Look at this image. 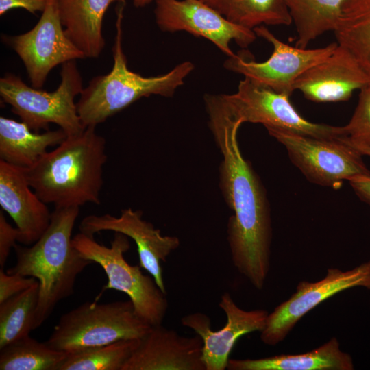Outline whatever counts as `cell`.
<instances>
[{"mask_svg":"<svg viewBox=\"0 0 370 370\" xmlns=\"http://www.w3.org/2000/svg\"><path fill=\"white\" fill-rule=\"evenodd\" d=\"M209 126L223 156L220 187L234 214L227 221L231 258L254 288H263L270 269L272 228L264 186L241 151L237 134L242 125L210 111Z\"/></svg>","mask_w":370,"mask_h":370,"instance_id":"1","label":"cell"},{"mask_svg":"<svg viewBox=\"0 0 370 370\" xmlns=\"http://www.w3.org/2000/svg\"><path fill=\"white\" fill-rule=\"evenodd\" d=\"M88 126L69 136L47 151L32 166L24 169L31 188L47 204L55 208L99 204L107 160L106 140Z\"/></svg>","mask_w":370,"mask_h":370,"instance_id":"2","label":"cell"},{"mask_svg":"<svg viewBox=\"0 0 370 370\" xmlns=\"http://www.w3.org/2000/svg\"><path fill=\"white\" fill-rule=\"evenodd\" d=\"M79 213V207L55 208L48 228L36 243L14 247L16 262L6 272L33 277L39 282L34 330L61 300L73 293L77 275L93 263L73 245L72 232Z\"/></svg>","mask_w":370,"mask_h":370,"instance_id":"3","label":"cell"},{"mask_svg":"<svg viewBox=\"0 0 370 370\" xmlns=\"http://www.w3.org/2000/svg\"><path fill=\"white\" fill-rule=\"evenodd\" d=\"M116 7V36L112 48L114 64L106 75L92 78L76 103L84 127L97 126L138 99L152 95L172 97L194 70L190 61L176 65L165 74L144 77L132 71L122 47V21L125 0Z\"/></svg>","mask_w":370,"mask_h":370,"instance_id":"4","label":"cell"},{"mask_svg":"<svg viewBox=\"0 0 370 370\" xmlns=\"http://www.w3.org/2000/svg\"><path fill=\"white\" fill-rule=\"evenodd\" d=\"M151 328L130 299L105 304L86 301L60 318L46 343L70 354L121 340L142 338Z\"/></svg>","mask_w":370,"mask_h":370,"instance_id":"5","label":"cell"},{"mask_svg":"<svg viewBox=\"0 0 370 370\" xmlns=\"http://www.w3.org/2000/svg\"><path fill=\"white\" fill-rule=\"evenodd\" d=\"M206 108L234 122L260 123L276 129L321 139L344 140L343 126L311 122L292 104L290 97L258 86L244 77L232 94L206 95Z\"/></svg>","mask_w":370,"mask_h":370,"instance_id":"6","label":"cell"},{"mask_svg":"<svg viewBox=\"0 0 370 370\" xmlns=\"http://www.w3.org/2000/svg\"><path fill=\"white\" fill-rule=\"evenodd\" d=\"M61 82L56 90L47 92L29 86L21 78L8 73L0 79V96L13 113L36 132L58 125L67 135L81 133L86 127L77 112L75 98L83 90L82 78L75 60L62 64Z\"/></svg>","mask_w":370,"mask_h":370,"instance_id":"7","label":"cell"},{"mask_svg":"<svg viewBox=\"0 0 370 370\" xmlns=\"http://www.w3.org/2000/svg\"><path fill=\"white\" fill-rule=\"evenodd\" d=\"M72 242L84 258L99 264L105 271L108 283L101 292L113 289L125 293L143 319L151 326L162 324L169 308L166 293L151 275L143 273L140 265L126 261L124 254L130 248L128 236L115 232L110 246L107 247L79 232Z\"/></svg>","mask_w":370,"mask_h":370,"instance_id":"8","label":"cell"},{"mask_svg":"<svg viewBox=\"0 0 370 370\" xmlns=\"http://www.w3.org/2000/svg\"><path fill=\"white\" fill-rule=\"evenodd\" d=\"M283 145L293 164L311 182L338 188L344 180L370 173L362 155L348 141L321 139L276 130H267Z\"/></svg>","mask_w":370,"mask_h":370,"instance_id":"9","label":"cell"},{"mask_svg":"<svg viewBox=\"0 0 370 370\" xmlns=\"http://www.w3.org/2000/svg\"><path fill=\"white\" fill-rule=\"evenodd\" d=\"M257 36L273 46L270 57L258 62L235 55L228 57L224 67L241 74L254 84L291 97L298 77L311 66L328 58L338 46L337 42L325 47L308 49L293 47L278 38L265 25L253 29Z\"/></svg>","mask_w":370,"mask_h":370,"instance_id":"10","label":"cell"},{"mask_svg":"<svg viewBox=\"0 0 370 370\" xmlns=\"http://www.w3.org/2000/svg\"><path fill=\"white\" fill-rule=\"evenodd\" d=\"M23 61L32 86L41 88L49 72L57 65L86 58L66 36L61 22L58 0H48L36 25L16 36H3Z\"/></svg>","mask_w":370,"mask_h":370,"instance_id":"11","label":"cell"},{"mask_svg":"<svg viewBox=\"0 0 370 370\" xmlns=\"http://www.w3.org/2000/svg\"><path fill=\"white\" fill-rule=\"evenodd\" d=\"M361 286L370 290V261L342 271L327 269L324 278L315 282L301 281L291 297L269 313L260 340L267 345L282 342L297 323L327 299L348 288Z\"/></svg>","mask_w":370,"mask_h":370,"instance_id":"12","label":"cell"},{"mask_svg":"<svg viewBox=\"0 0 370 370\" xmlns=\"http://www.w3.org/2000/svg\"><path fill=\"white\" fill-rule=\"evenodd\" d=\"M154 16L163 32H187L213 42L228 57L235 41L247 48L257 38L253 29L233 23L201 0H155Z\"/></svg>","mask_w":370,"mask_h":370,"instance_id":"13","label":"cell"},{"mask_svg":"<svg viewBox=\"0 0 370 370\" xmlns=\"http://www.w3.org/2000/svg\"><path fill=\"white\" fill-rule=\"evenodd\" d=\"M219 306L226 315V323L217 331L212 330L210 317L203 312H193L181 319L182 325L193 330L203 341V360L206 370L226 369L237 340L250 332H261L269 314L262 309L241 308L228 292L221 296Z\"/></svg>","mask_w":370,"mask_h":370,"instance_id":"14","label":"cell"},{"mask_svg":"<svg viewBox=\"0 0 370 370\" xmlns=\"http://www.w3.org/2000/svg\"><path fill=\"white\" fill-rule=\"evenodd\" d=\"M79 230L91 236L101 231H113L131 238L137 246L140 267L166 293L160 263L165 262L170 254L179 247L180 239L162 235L159 229L143 219L142 211L128 208L122 210L119 217L110 214H90L83 218Z\"/></svg>","mask_w":370,"mask_h":370,"instance_id":"15","label":"cell"},{"mask_svg":"<svg viewBox=\"0 0 370 370\" xmlns=\"http://www.w3.org/2000/svg\"><path fill=\"white\" fill-rule=\"evenodd\" d=\"M203 341L184 336L162 324L151 326L122 370H206Z\"/></svg>","mask_w":370,"mask_h":370,"instance_id":"16","label":"cell"},{"mask_svg":"<svg viewBox=\"0 0 370 370\" xmlns=\"http://www.w3.org/2000/svg\"><path fill=\"white\" fill-rule=\"evenodd\" d=\"M368 85L369 79L358 63L338 44L328 58L298 77L295 90L314 102H338L349 100L355 90Z\"/></svg>","mask_w":370,"mask_h":370,"instance_id":"17","label":"cell"},{"mask_svg":"<svg viewBox=\"0 0 370 370\" xmlns=\"http://www.w3.org/2000/svg\"><path fill=\"white\" fill-rule=\"evenodd\" d=\"M0 206L16 225L18 242L25 245L36 243L50 224L51 212L29 186L24 168L1 160Z\"/></svg>","mask_w":370,"mask_h":370,"instance_id":"18","label":"cell"},{"mask_svg":"<svg viewBox=\"0 0 370 370\" xmlns=\"http://www.w3.org/2000/svg\"><path fill=\"white\" fill-rule=\"evenodd\" d=\"M122 0H58L62 24L66 36L85 58H96L105 47L103 16L110 5Z\"/></svg>","mask_w":370,"mask_h":370,"instance_id":"19","label":"cell"},{"mask_svg":"<svg viewBox=\"0 0 370 370\" xmlns=\"http://www.w3.org/2000/svg\"><path fill=\"white\" fill-rule=\"evenodd\" d=\"M351 356L335 337L308 352L258 359H229L228 370H353Z\"/></svg>","mask_w":370,"mask_h":370,"instance_id":"20","label":"cell"},{"mask_svg":"<svg viewBox=\"0 0 370 370\" xmlns=\"http://www.w3.org/2000/svg\"><path fill=\"white\" fill-rule=\"evenodd\" d=\"M66 137L60 128L39 133L23 121L1 116L0 160L18 167H30L47 152L48 147L58 145Z\"/></svg>","mask_w":370,"mask_h":370,"instance_id":"21","label":"cell"},{"mask_svg":"<svg viewBox=\"0 0 370 370\" xmlns=\"http://www.w3.org/2000/svg\"><path fill=\"white\" fill-rule=\"evenodd\" d=\"M367 76L370 84V0H345L334 31Z\"/></svg>","mask_w":370,"mask_h":370,"instance_id":"22","label":"cell"},{"mask_svg":"<svg viewBox=\"0 0 370 370\" xmlns=\"http://www.w3.org/2000/svg\"><path fill=\"white\" fill-rule=\"evenodd\" d=\"M201 1L230 22L250 29L260 25L293 23L285 0Z\"/></svg>","mask_w":370,"mask_h":370,"instance_id":"23","label":"cell"},{"mask_svg":"<svg viewBox=\"0 0 370 370\" xmlns=\"http://www.w3.org/2000/svg\"><path fill=\"white\" fill-rule=\"evenodd\" d=\"M345 0H285L297 32L295 46L306 48L321 35L334 32Z\"/></svg>","mask_w":370,"mask_h":370,"instance_id":"24","label":"cell"},{"mask_svg":"<svg viewBox=\"0 0 370 370\" xmlns=\"http://www.w3.org/2000/svg\"><path fill=\"white\" fill-rule=\"evenodd\" d=\"M39 282L0 303V349L34 330Z\"/></svg>","mask_w":370,"mask_h":370,"instance_id":"25","label":"cell"},{"mask_svg":"<svg viewBox=\"0 0 370 370\" xmlns=\"http://www.w3.org/2000/svg\"><path fill=\"white\" fill-rule=\"evenodd\" d=\"M67 356L28 335L0 349V369L58 370Z\"/></svg>","mask_w":370,"mask_h":370,"instance_id":"26","label":"cell"},{"mask_svg":"<svg viewBox=\"0 0 370 370\" xmlns=\"http://www.w3.org/2000/svg\"><path fill=\"white\" fill-rule=\"evenodd\" d=\"M140 338L121 340L68 354L58 370H122Z\"/></svg>","mask_w":370,"mask_h":370,"instance_id":"27","label":"cell"},{"mask_svg":"<svg viewBox=\"0 0 370 370\" xmlns=\"http://www.w3.org/2000/svg\"><path fill=\"white\" fill-rule=\"evenodd\" d=\"M343 127L351 143L370 147V85L360 90L354 112Z\"/></svg>","mask_w":370,"mask_h":370,"instance_id":"28","label":"cell"},{"mask_svg":"<svg viewBox=\"0 0 370 370\" xmlns=\"http://www.w3.org/2000/svg\"><path fill=\"white\" fill-rule=\"evenodd\" d=\"M38 280L33 277L10 274L0 269V303L29 288Z\"/></svg>","mask_w":370,"mask_h":370,"instance_id":"29","label":"cell"},{"mask_svg":"<svg viewBox=\"0 0 370 370\" xmlns=\"http://www.w3.org/2000/svg\"><path fill=\"white\" fill-rule=\"evenodd\" d=\"M18 231L6 220L2 211H0V266L3 268L10 255L18 241Z\"/></svg>","mask_w":370,"mask_h":370,"instance_id":"30","label":"cell"},{"mask_svg":"<svg viewBox=\"0 0 370 370\" xmlns=\"http://www.w3.org/2000/svg\"><path fill=\"white\" fill-rule=\"evenodd\" d=\"M47 3L48 0H0V15L14 8H23L32 14L42 12Z\"/></svg>","mask_w":370,"mask_h":370,"instance_id":"31","label":"cell"},{"mask_svg":"<svg viewBox=\"0 0 370 370\" xmlns=\"http://www.w3.org/2000/svg\"><path fill=\"white\" fill-rule=\"evenodd\" d=\"M348 181L357 196L370 206V173L354 176Z\"/></svg>","mask_w":370,"mask_h":370,"instance_id":"32","label":"cell"},{"mask_svg":"<svg viewBox=\"0 0 370 370\" xmlns=\"http://www.w3.org/2000/svg\"><path fill=\"white\" fill-rule=\"evenodd\" d=\"M349 141V140H348ZM349 143L356 149H357L362 156H368L370 157V147L362 146V145H358L351 143L349 141Z\"/></svg>","mask_w":370,"mask_h":370,"instance_id":"33","label":"cell"},{"mask_svg":"<svg viewBox=\"0 0 370 370\" xmlns=\"http://www.w3.org/2000/svg\"><path fill=\"white\" fill-rule=\"evenodd\" d=\"M155 0H133V4L136 8H143Z\"/></svg>","mask_w":370,"mask_h":370,"instance_id":"34","label":"cell"}]
</instances>
